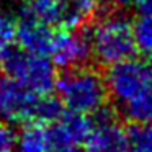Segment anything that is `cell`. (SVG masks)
<instances>
[{
	"mask_svg": "<svg viewBox=\"0 0 152 152\" xmlns=\"http://www.w3.org/2000/svg\"><path fill=\"white\" fill-rule=\"evenodd\" d=\"M108 96L131 123H152V66L147 59L119 61L105 74Z\"/></svg>",
	"mask_w": 152,
	"mask_h": 152,
	"instance_id": "1",
	"label": "cell"
},
{
	"mask_svg": "<svg viewBox=\"0 0 152 152\" xmlns=\"http://www.w3.org/2000/svg\"><path fill=\"white\" fill-rule=\"evenodd\" d=\"M88 38L92 56L103 66H111L136 54L132 21L121 10H108L96 18Z\"/></svg>",
	"mask_w": 152,
	"mask_h": 152,
	"instance_id": "2",
	"label": "cell"
},
{
	"mask_svg": "<svg viewBox=\"0 0 152 152\" xmlns=\"http://www.w3.org/2000/svg\"><path fill=\"white\" fill-rule=\"evenodd\" d=\"M54 90H57V98L64 108L82 115L96 113L108 100L105 77L87 66L64 69V74L56 79Z\"/></svg>",
	"mask_w": 152,
	"mask_h": 152,
	"instance_id": "3",
	"label": "cell"
},
{
	"mask_svg": "<svg viewBox=\"0 0 152 152\" xmlns=\"http://www.w3.org/2000/svg\"><path fill=\"white\" fill-rule=\"evenodd\" d=\"M0 69L36 93H51L56 85V66L48 56L31 54L13 46L0 54Z\"/></svg>",
	"mask_w": 152,
	"mask_h": 152,
	"instance_id": "4",
	"label": "cell"
},
{
	"mask_svg": "<svg viewBox=\"0 0 152 152\" xmlns=\"http://www.w3.org/2000/svg\"><path fill=\"white\" fill-rule=\"evenodd\" d=\"M41 93L33 92L21 82L8 75H0V121L31 123L36 116Z\"/></svg>",
	"mask_w": 152,
	"mask_h": 152,
	"instance_id": "5",
	"label": "cell"
},
{
	"mask_svg": "<svg viewBox=\"0 0 152 152\" xmlns=\"http://www.w3.org/2000/svg\"><path fill=\"white\" fill-rule=\"evenodd\" d=\"M92 118V129L87 136L85 152H128V129L118 121L115 111L106 105Z\"/></svg>",
	"mask_w": 152,
	"mask_h": 152,
	"instance_id": "6",
	"label": "cell"
},
{
	"mask_svg": "<svg viewBox=\"0 0 152 152\" xmlns=\"http://www.w3.org/2000/svg\"><path fill=\"white\" fill-rule=\"evenodd\" d=\"M48 57L53 61L54 66L62 69L85 66L87 61L92 57L90 38L85 26L77 30H56Z\"/></svg>",
	"mask_w": 152,
	"mask_h": 152,
	"instance_id": "7",
	"label": "cell"
},
{
	"mask_svg": "<svg viewBox=\"0 0 152 152\" xmlns=\"http://www.w3.org/2000/svg\"><path fill=\"white\" fill-rule=\"evenodd\" d=\"M53 36V26L28 10H23L20 18H17V46L26 53L49 56Z\"/></svg>",
	"mask_w": 152,
	"mask_h": 152,
	"instance_id": "8",
	"label": "cell"
},
{
	"mask_svg": "<svg viewBox=\"0 0 152 152\" xmlns=\"http://www.w3.org/2000/svg\"><path fill=\"white\" fill-rule=\"evenodd\" d=\"M18 152H51L49 124L31 121L17 134Z\"/></svg>",
	"mask_w": 152,
	"mask_h": 152,
	"instance_id": "9",
	"label": "cell"
},
{
	"mask_svg": "<svg viewBox=\"0 0 152 152\" xmlns=\"http://www.w3.org/2000/svg\"><path fill=\"white\" fill-rule=\"evenodd\" d=\"M132 36L136 51L145 57H152V15H139L132 21Z\"/></svg>",
	"mask_w": 152,
	"mask_h": 152,
	"instance_id": "10",
	"label": "cell"
},
{
	"mask_svg": "<svg viewBox=\"0 0 152 152\" xmlns=\"http://www.w3.org/2000/svg\"><path fill=\"white\" fill-rule=\"evenodd\" d=\"M64 115V105L57 96L51 93H43L38 100L34 121L43 124H53Z\"/></svg>",
	"mask_w": 152,
	"mask_h": 152,
	"instance_id": "11",
	"label": "cell"
},
{
	"mask_svg": "<svg viewBox=\"0 0 152 152\" xmlns=\"http://www.w3.org/2000/svg\"><path fill=\"white\" fill-rule=\"evenodd\" d=\"M128 152H152V123H131Z\"/></svg>",
	"mask_w": 152,
	"mask_h": 152,
	"instance_id": "12",
	"label": "cell"
},
{
	"mask_svg": "<svg viewBox=\"0 0 152 152\" xmlns=\"http://www.w3.org/2000/svg\"><path fill=\"white\" fill-rule=\"evenodd\" d=\"M26 2V8L30 13L38 17L39 20L46 21L51 26H56L59 12L62 8L66 0H25Z\"/></svg>",
	"mask_w": 152,
	"mask_h": 152,
	"instance_id": "13",
	"label": "cell"
},
{
	"mask_svg": "<svg viewBox=\"0 0 152 152\" xmlns=\"http://www.w3.org/2000/svg\"><path fill=\"white\" fill-rule=\"evenodd\" d=\"M17 46V18L0 12V54Z\"/></svg>",
	"mask_w": 152,
	"mask_h": 152,
	"instance_id": "14",
	"label": "cell"
},
{
	"mask_svg": "<svg viewBox=\"0 0 152 152\" xmlns=\"http://www.w3.org/2000/svg\"><path fill=\"white\" fill-rule=\"evenodd\" d=\"M17 149V131L10 123L0 121V152H15Z\"/></svg>",
	"mask_w": 152,
	"mask_h": 152,
	"instance_id": "15",
	"label": "cell"
},
{
	"mask_svg": "<svg viewBox=\"0 0 152 152\" xmlns=\"http://www.w3.org/2000/svg\"><path fill=\"white\" fill-rule=\"evenodd\" d=\"M132 4L136 5L139 15H152V0H134Z\"/></svg>",
	"mask_w": 152,
	"mask_h": 152,
	"instance_id": "16",
	"label": "cell"
},
{
	"mask_svg": "<svg viewBox=\"0 0 152 152\" xmlns=\"http://www.w3.org/2000/svg\"><path fill=\"white\" fill-rule=\"evenodd\" d=\"M111 2H115L118 5H128V4H132L134 0H111Z\"/></svg>",
	"mask_w": 152,
	"mask_h": 152,
	"instance_id": "17",
	"label": "cell"
},
{
	"mask_svg": "<svg viewBox=\"0 0 152 152\" xmlns=\"http://www.w3.org/2000/svg\"><path fill=\"white\" fill-rule=\"evenodd\" d=\"M90 2H95V4H96V2H98V0H90Z\"/></svg>",
	"mask_w": 152,
	"mask_h": 152,
	"instance_id": "18",
	"label": "cell"
},
{
	"mask_svg": "<svg viewBox=\"0 0 152 152\" xmlns=\"http://www.w3.org/2000/svg\"><path fill=\"white\" fill-rule=\"evenodd\" d=\"M21 2H25V0H21Z\"/></svg>",
	"mask_w": 152,
	"mask_h": 152,
	"instance_id": "19",
	"label": "cell"
},
{
	"mask_svg": "<svg viewBox=\"0 0 152 152\" xmlns=\"http://www.w3.org/2000/svg\"><path fill=\"white\" fill-rule=\"evenodd\" d=\"M0 2H2V0H0Z\"/></svg>",
	"mask_w": 152,
	"mask_h": 152,
	"instance_id": "20",
	"label": "cell"
}]
</instances>
